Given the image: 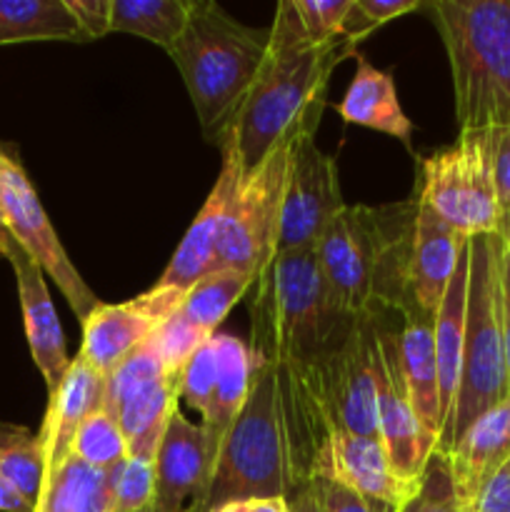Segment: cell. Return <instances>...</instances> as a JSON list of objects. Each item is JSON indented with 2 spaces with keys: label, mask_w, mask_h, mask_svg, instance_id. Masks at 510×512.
<instances>
[{
  "label": "cell",
  "mask_w": 510,
  "mask_h": 512,
  "mask_svg": "<svg viewBox=\"0 0 510 512\" xmlns=\"http://www.w3.org/2000/svg\"><path fill=\"white\" fill-rule=\"evenodd\" d=\"M270 53L240 105L220 150H230L240 173L263 163L265 155L293 130L315 133L325 108L330 75L345 55H355V40L310 43L293 0H283L270 25Z\"/></svg>",
  "instance_id": "obj_1"
},
{
  "label": "cell",
  "mask_w": 510,
  "mask_h": 512,
  "mask_svg": "<svg viewBox=\"0 0 510 512\" xmlns=\"http://www.w3.org/2000/svg\"><path fill=\"white\" fill-rule=\"evenodd\" d=\"M418 195L398 205H345L315 243L335 303L350 318L415 308L408 295V245Z\"/></svg>",
  "instance_id": "obj_2"
},
{
  "label": "cell",
  "mask_w": 510,
  "mask_h": 512,
  "mask_svg": "<svg viewBox=\"0 0 510 512\" xmlns=\"http://www.w3.org/2000/svg\"><path fill=\"white\" fill-rule=\"evenodd\" d=\"M253 343L255 365L318 358L333 350L355 318L340 310L320 268L315 245L285 250L255 280Z\"/></svg>",
  "instance_id": "obj_3"
},
{
  "label": "cell",
  "mask_w": 510,
  "mask_h": 512,
  "mask_svg": "<svg viewBox=\"0 0 510 512\" xmlns=\"http://www.w3.org/2000/svg\"><path fill=\"white\" fill-rule=\"evenodd\" d=\"M270 53V30L248 28L215 0H190L170 58L183 75L203 135L220 145Z\"/></svg>",
  "instance_id": "obj_4"
},
{
  "label": "cell",
  "mask_w": 510,
  "mask_h": 512,
  "mask_svg": "<svg viewBox=\"0 0 510 512\" xmlns=\"http://www.w3.org/2000/svg\"><path fill=\"white\" fill-rule=\"evenodd\" d=\"M460 130L510 125V0H433Z\"/></svg>",
  "instance_id": "obj_5"
},
{
  "label": "cell",
  "mask_w": 510,
  "mask_h": 512,
  "mask_svg": "<svg viewBox=\"0 0 510 512\" xmlns=\"http://www.w3.org/2000/svg\"><path fill=\"white\" fill-rule=\"evenodd\" d=\"M470 243L468 313H465L463 370L453 413L438 440L448 450L468 425L510 398L500 328V263L505 243L498 235H475Z\"/></svg>",
  "instance_id": "obj_6"
},
{
  "label": "cell",
  "mask_w": 510,
  "mask_h": 512,
  "mask_svg": "<svg viewBox=\"0 0 510 512\" xmlns=\"http://www.w3.org/2000/svg\"><path fill=\"white\" fill-rule=\"evenodd\" d=\"M285 453L275 415L273 368L255 365L248 400L215 455L208 488L195 512L260 498H288Z\"/></svg>",
  "instance_id": "obj_7"
},
{
  "label": "cell",
  "mask_w": 510,
  "mask_h": 512,
  "mask_svg": "<svg viewBox=\"0 0 510 512\" xmlns=\"http://www.w3.org/2000/svg\"><path fill=\"white\" fill-rule=\"evenodd\" d=\"M418 198L463 238L498 233L493 130H460L453 145L428 155Z\"/></svg>",
  "instance_id": "obj_8"
},
{
  "label": "cell",
  "mask_w": 510,
  "mask_h": 512,
  "mask_svg": "<svg viewBox=\"0 0 510 512\" xmlns=\"http://www.w3.org/2000/svg\"><path fill=\"white\" fill-rule=\"evenodd\" d=\"M303 135L315 133L293 130L265 155L258 168L240 178L225 210L218 245L220 268L240 270L258 280V275L278 255L280 215H283L290 160H293L295 143Z\"/></svg>",
  "instance_id": "obj_9"
},
{
  "label": "cell",
  "mask_w": 510,
  "mask_h": 512,
  "mask_svg": "<svg viewBox=\"0 0 510 512\" xmlns=\"http://www.w3.org/2000/svg\"><path fill=\"white\" fill-rule=\"evenodd\" d=\"M275 415L285 453L290 495L318 475L320 458L338 433L323 370L318 358H295L273 363Z\"/></svg>",
  "instance_id": "obj_10"
},
{
  "label": "cell",
  "mask_w": 510,
  "mask_h": 512,
  "mask_svg": "<svg viewBox=\"0 0 510 512\" xmlns=\"http://www.w3.org/2000/svg\"><path fill=\"white\" fill-rule=\"evenodd\" d=\"M0 213H3L5 228L10 230V235L43 268V273L55 280L63 298L68 300L73 313L83 323L98 308L100 300L70 263L20 160L3 145H0Z\"/></svg>",
  "instance_id": "obj_11"
},
{
  "label": "cell",
  "mask_w": 510,
  "mask_h": 512,
  "mask_svg": "<svg viewBox=\"0 0 510 512\" xmlns=\"http://www.w3.org/2000/svg\"><path fill=\"white\" fill-rule=\"evenodd\" d=\"M373 373L375 393H378V438L385 445L395 475L410 485L420 483L430 455L438 448V438L420 423L408 388H405L403 370H400L398 333L385 330L375 318V345H373Z\"/></svg>",
  "instance_id": "obj_12"
},
{
  "label": "cell",
  "mask_w": 510,
  "mask_h": 512,
  "mask_svg": "<svg viewBox=\"0 0 510 512\" xmlns=\"http://www.w3.org/2000/svg\"><path fill=\"white\" fill-rule=\"evenodd\" d=\"M345 208L338 183V165L315 145V135L295 143L280 215L278 253L318 243L330 220Z\"/></svg>",
  "instance_id": "obj_13"
},
{
  "label": "cell",
  "mask_w": 510,
  "mask_h": 512,
  "mask_svg": "<svg viewBox=\"0 0 510 512\" xmlns=\"http://www.w3.org/2000/svg\"><path fill=\"white\" fill-rule=\"evenodd\" d=\"M373 345L375 318L365 315L355 318L350 333L318 360L338 430L378 438Z\"/></svg>",
  "instance_id": "obj_14"
},
{
  "label": "cell",
  "mask_w": 510,
  "mask_h": 512,
  "mask_svg": "<svg viewBox=\"0 0 510 512\" xmlns=\"http://www.w3.org/2000/svg\"><path fill=\"white\" fill-rule=\"evenodd\" d=\"M183 295L180 290L153 285L125 303H100L83 320L80 355L108 378L135 348L153 338L155 330L180 308Z\"/></svg>",
  "instance_id": "obj_15"
},
{
  "label": "cell",
  "mask_w": 510,
  "mask_h": 512,
  "mask_svg": "<svg viewBox=\"0 0 510 512\" xmlns=\"http://www.w3.org/2000/svg\"><path fill=\"white\" fill-rule=\"evenodd\" d=\"M0 255L8 260L15 273L25 338H28L35 368L43 375L45 388H48L50 395L63 380L70 358L58 320V310H55L48 283H45V273L10 233L0 238Z\"/></svg>",
  "instance_id": "obj_16"
},
{
  "label": "cell",
  "mask_w": 510,
  "mask_h": 512,
  "mask_svg": "<svg viewBox=\"0 0 510 512\" xmlns=\"http://www.w3.org/2000/svg\"><path fill=\"white\" fill-rule=\"evenodd\" d=\"M213 473V455L203 425L173 410L155 453V503L158 512H195Z\"/></svg>",
  "instance_id": "obj_17"
},
{
  "label": "cell",
  "mask_w": 510,
  "mask_h": 512,
  "mask_svg": "<svg viewBox=\"0 0 510 512\" xmlns=\"http://www.w3.org/2000/svg\"><path fill=\"white\" fill-rule=\"evenodd\" d=\"M315 478L333 480L373 503L388 505L395 512L418 490V485L405 483L395 475L380 438L343 433V430L330 438Z\"/></svg>",
  "instance_id": "obj_18"
},
{
  "label": "cell",
  "mask_w": 510,
  "mask_h": 512,
  "mask_svg": "<svg viewBox=\"0 0 510 512\" xmlns=\"http://www.w3.org/2000/svg\"><path fill=\"white\" fill-rule=\"evenodd\" d=\"M220 155H223V165H220L218 180H215L203 208L198 210L195 220L190 223L185 238L180 240L168 268L163 270L160 280L155 283L158 288H173L180 290V293H188L200 278L220 270L218 245L220 233H223L225 210H228L230 198H233L235 188L243 178L235 155L230 150H220Z\"/></svg>",
  "instance_id": "obj_19"
},
{
  "label": "cell",
  "mask_w": 510,
  "mask_h": 512,
  "mask_svg": "<svg viewBox=\"0 0 510 512\" xmlns=\"http://www.w3.org/2000/svg\"><path fill=\"white\" fill-rule=\"evenodd\" d=\"M465 245H468V238H463L458 230L450 228L443 218H438L418 198L405 278H408L410 303L420 313L430 315V318L435 315L445 290H448L450 278L458 268L460 253L465 250Z\"/></svg>",
  "instance_id": "obj_20"
},
{
  "label": "cell",
  "mask_w": 510,
  "mask_h": 512,
  "mask_svg": "<svg viewBox=\"0 0 510 512\" xmlns=\"http://www.w3.org/2000/svg\"><path fill=\"white\" fill-rule=\"evenodd\" d=\"M105 375H100L83 355H75L58 388L50 393L48 413L40 428L48 473L58 470L70 458L73 440L90 415L105 405Z\"/></svg>",
  "instance_id": "obj_21"
},
{
  "label": "cell",
  "mask_w": 510,
  "mask_h": 512,
  "mask_svg": "<svg viewBox=\"0 0 510 512\" xmlns=\"http://www.w3.org/2000/svg\"><path fill=\"white\" fill-rule=\"evenodd\" d=\"M440 453L448 463L455 495L465 508H470L480 488L510 460V398L480 415L448 450Z\"/></svg>",
  "instance_id": "obj_22"
},
{
  "label": "cell",
  "mask_w": 510,
  "mask_h": 512,
  "mask_svg": "<svg viewBox=\"0 0 510 512\" xmlns=\"http://www.w3.org/2000/svg\"><path fill=\"white\" fill-rule=\"evenodd\" d=\"M470 240V238H468ZM468 278H470V243L460 253L458 268L450 278L448 290L440 300L433 315V340H435V363H438V388H440V420L448 425L453 413L455 395L460 385V370H463V345H465V313H468Z\"/></svg>",
  "instance_id": "obj_23"
},
{
  "label": "cell",
  "mask_w": 510,
  "mask_h": 512,
  "mask_svg": "<svg viewBox=\"0 0 510 512\" xmlns=\"http://www.w3.org/2000/svg\"><path fill=\"white\" fill-rule=\"evenodd\" d=\"M338 113L345 123L393 135L405 145L410 143L413 123L400 105L393 73L375 68L365 55L355 53V75L338 103Z\"/></svg>",
  "instance_id": "obj_24"
},
{
  "label": "cell",
  "mask_w": 510,
  "mask_h": 512,
  "mask_svg": "<svg viewBox=\"0 0 510 512\" xmlns=\"http://www.w3.org/2000/svg\"><path fill=\"white\" fill-rule=\"evenodd\" d=\"M403 315V328L398 333L400 370H403L405 388L410 403L418 413L420 423L440 440V388H438V363H435L433 318L420 313L418 308H408Z\"/></svg>",
  "instance_id": "obj_25"
},
{
  "label": "cell",
  "mask_w": 510,
  "mask_h": 512,
  "mask_svg": "<svg viewBox=\"0 0 510 512\" xmlns=\"http://www.w3.org/2000/svg\"><path fill=\"white\" fill-rule=\"evenodd\" d=\"M213 343L215 350H218V380H215V393L210 398V408L200 418L203 420L200 425H203L205 435H208V448L215 463V455H218L225 433L235 423L245 400H248L255 363L248 345L235 338V335L215 333Z\"/></svg>",
  "instance_id": "obj_26"
},
{
  "label": "cell",
  "mask_w": 510,
  "mask_h": 512,
  "mask_svg": "<svg viewBox=\"0 0 510 512\" xmlns=\"http://www.w3.org/2000/svg\"><path fill=\"white\" fill-rule=\"evenodd\" d=\"M180 400V375H168L148 388L138 390L118 410L120 428L128 440V455L155 460L168 420Z\"/></svg>",
  "instance_id": "obj_27"
},
{
  "label": "cell",
  "mask_w": 510,
  "mask_h": 512,
  "mask_svg": "<svg viewBox=\"0 0 510 512\" xmlns=\"http://www.w3.org/2000/svg\"><path fill=\"white\" fill-rule=\"evenodd\" d=\"M75 40L85 35L65 0H0V45Z\"/></svg>",
  "instance_id": "obj_28"
},
{
  "label": "cell",
  "mask_w": 510,
  "mask_h": 512,
  "mask_svg": "<svg viewBox=\"0 0 510 512\" xmlns=\"http://www.w3.org/2000/svg\"><path fill=\"white\" fill-rule=\"evenodd\" d=\"M35 512H110V483L105 470L88 468L70 455L48 473Z\"/></svg>",
  "instance_id": "obj_29"
},
{
  "label": "cell",
  "mask_w": 510,
  "mask_h": 512,
  "mask_svg": "<svg viewBox=\"0 0 510 512\" xmlns=\"http://www.w3.org/2000/svg\"><path fill=\"white\" fill-rule=\"evenodd\" d=\"M190 0H113L110 33H128L173 50L188 25Z\"/></svg>",
  "instance_id": "obj_30"
},
{
  "label": "cell",
  "mask_w": 510,
  "mask_h": 512,
  "mask_svg": "<svg viewBox=\"0 0 510 512\" xmlns=\"http://www.w3.org/2000/svg\"><path fill=\"white\" fill-rule=\"evenodd\" d=\"M255 285V278H250L248 273H240V270L220 268L215 273L200 278L188 293L183 295V303H180L178 313L185 320L200 328L203 333L215 335L218 333L220 323L228 318V313L233 310V305L238 300H243V295L248 293Z\"/></svg>",
  "instance_id": "obj_31"
},
{
  "label": "cell",
  "mask_w": 510,
  "mask_h": 512,
  "mask_svg": "<svg viewBox=\"0 0 510 512\" xmlns=\"http://www.w3.org/2000/svg\"><path fill=\"white\" fill-rule=\"evenodd\" d=\"M0 478L8 480L33 508H38L48 480V463L38 433L23 425H0Z\"/></svg>",
  "instance_id": "obj_32"
},
{
  "label": "cell",
  "mask_w": 510,
  "mask_h": 512,
  "mask_svg": "<svg viewBox=\"0 0 510 512\" xmlns=\"http://www.w3.org/2000/svg\"><path fill=\"white\" fill-rule=\"evenodd\" d=\"M70 455L88 465V468L105 470V473L125 463L128 440H125L118 418L105 405L85 420L83 428L75 435Z\"/></svg>",
  "instance_id": "obj_33"
},
{
  "label": "cell",
  "mask_w": 510,
  "mask_h": 512,
  "mask_svg": "<svg viewBox=\"0 0 510 512\" xmlns=\"http://www.w3.org/2000/svg\"><path fill=\"white\" fill-rule=\"evenodd\" d=\"M168 375V368H165L153 338L145 340L140 348H135L133 353L105 378L108 380V385H105V408L115 415V410H118L125 400L133 398L138 390L148 388V385L158 383V380L168 378Z\"/></svg>",
  "instance_id": "obj_34"
},
{
  "label": "cell",
  "mask_w": 510,
  "mask_h": 512,
  "mask_svg": "<svg viewBox=\"0 0 510 512\" xmlns=\"http://www.w3.org/2000/svg\"><path fill=\"white\" fill-rule=\"evenodd\" d=\"M110 512H143L155 503V460L128 455L108 473Z\"/></svg>",
  "instance_id": "obj_35"
},
{
  "label": "cell",
  "mask_w": 510,
  "mask_h": 512,
  "mask_svg": "<svg viewBox=\"0 0 510 512\" xmlns=\"http://www.w3.org/2000/svg\"><path fill=\"white\" fill-rule=\"evenodd\" d=\"M398 512H470V508H465L455 495L448 463L440 450L430 455L428 465L420 475L418 490Z\"/></svg>",
  "instance_id": "obj_36"
},
{
  "label": "cell",
  "mask_w": 510,
  "mask_h": 512,
  "mask_svg": "<svg viewBox=\"0 0 510 512\" xmlns=\"http://www.w3.org/2000/svg\"><path fill=\"white\" fill-rule=\"evenodd\" d=\"M293 8L310 43L350 38L348 18L355 8V0H293Z\"/></svg>",
  "instance_id": "obj_37"
},
{
  "label": "cell",
  "mask_w": 510,
  "mask_h": 512,
  "mask_svg": "<svg viewBox=\"0 0 510 512\" xmlns=\"http://www.w3.org/2000/svg\"><path fill=\"white\" fill-rule=\"evenodd\" d=\"M210 338H213V335H208V333H203L200 328H195L190 320H185L183 315L175 310V313L170 315V318L165 320L158 330H155L153 343H155V348H158V353H160V358H163L168 373L180 375L183 373L185 363L193 358L195 350H198L203 343H208Z\"/></svg>",
  "instance_id": "obj_38"
},
{
  "label": "cell",
  "mask_w": 510,
  "mask_h": 512,
  "mask_svg": "<svg viewBox=\"0 0 510 512\" xmlns=\"http://www.w3.org/2000/svg\"><path fill=\"white\" fill-rule=\"evenodd\" d=\"M215 380H218V350H215L213 338H210L208 343L195 350L193 358L185 363L183 373H180V400H185L200 418L210 408Z\"/></svg>",
  "instance_id": "obj_39"
},
{
  "label": "cell",
  "mask_w": 510,
  "mask_h": 512,
  "mask_svg": "<svg viewBox=\"0 0 510 512\" xmlns=\"http://www.w3.org/2000/svg\"><path fill=\"white\" fill-rule=\"evenodd\" d=\"M308 488L320 512H395L388 505L373 503V500L363 498V495L353 493V490L343 488L333 480L315 478Z\"/></svg>",
  "instance_id": "obj_40"
},
{
  "label": "cell",
  "mask_w": 510,
  "mask_h": 512,
  "mask_svg": "<svg viewBox=\"0 0 510 512\" xmlns=\"http://www.w3.org/2000/svg\"><path fill=\"white\" fill-rule=\"evenodd\" d=\"M65 5L83 30L85 40H98L110 33L113 0H65Z\"/></svg>",
  "instance_id": "obj_41"
},
{
  "label": "cell",
  "mask_w": 510,
  "mask_h": 512,
  "mask_svg": "<svg viewBox=\"0 0 510 512\" xmlns=\"http://www.w3.org/2000/svg\"><path fill=\"white\" fill-rule=\"evenodd\" d=\"M420 5H423L420 0H355V8H358L360 18L365 20V25L370 30L388 23V20L400 18L405 13H413Z\"/></svg>",
  "instance_id": "obj_42"
},
{
  "label": "cell",
  "mask_w": 510,
  "mask_h": 512,
  "mask_svg": "<svg viewBox=\"0 0 510 512\" xmlns=\"http://www.w3.org/2000/svg\"><path fill=\"white\" fill-rule=\"evenodd\" d=\"M470 512H510V470L503 468L480 488Z\"/></svg>",
  "instance_id": "obj_43"
},
{
  "label": "cell",
  "mask_w": 510,
  "mask_h": 512,
  "mask_svg": "<svg viewBox=\"0 0 510 512\" xmlns=\"http://www.w3.org/2000/svg\"><path fill=\"white\" fill-rule=\"evenodd\" d=\"M495 188H498L500 213L510 208V125L493 130Z\"/></svg>",
  "instance_id": "obj_44"
},
{
  "label": "cell",
  "mask_w": 510,
  "mask_h": 512,
  "mask_svg": "<svg viewBox=\"0 0 510 512\" xmlns=\"http://www.w3.org/2000/svg\"><path fill=\"white\" fill-rule=\"evenodd\" d=\"M500 328H503L505 368H508V380H510V258H508V245H505L503 263H500Z\"/></svg>",
  "instance_id": "obj_45"
},
{
  "label": "cell",
  "mask_w": 510,
  "mask_h": 512,
  "mask_svg": "<svg viewBox=\"0 0 510 512\" xmlns=\"http://www.w3.org/2000/svg\"><path fill=\"white\" fill-rule=\"evenodd\" d=\"M0 512H35V508L8 480L0 478Z\"/></svg>",
  "instance_id": "obj_46"
},
{
  "label": "cell",
  "mask_w": 510,
  "mask_h": 512,
  "mask_svg": "<svg viewBox=\"0 0 510 512\" xmlns=\"http://www.w3.org/2000/svg\"><path fill=\"white\" fill-rule=\"evenodd\" d=\"M288 512H320L318 510V503H315L313 493H310V488L305 485V488L295 490L293 495H288Z\"/></svg>",
  "instance_id": "obj_47"
},
{
  "label": "cell",
  "mask_w": 510,
  "mask_h": 512,
  "mask_svg": "<svg viewBox=\"0 0 510 512\" xmlns=\"http://www.w3.org/2000/svg\"><path fill=\"white\" fill-rule=\"evenodd\" d=\"M248 512H288V500L285 498L248 500Z\"/></svg>",
  "instance_id": "obj_48"
},
{
  "label": "cell",
  "mask_w": 510,
  "mask_h": 512,
  "mask_svg": "<svg viewBox=\"0 0 510 512\" xmlns=\"http://www.w3.org/2000/svg\"><path fill=\"white\" fill-rule=\"evenodd\" d=\"M498 235L500 240H503L505 245H510V208L508 210H503V213H500V220H498Z\"/></svg>",
  "instance_id": "obj_49"
},
{
  "label": "cell",
  "mask_w": 510,
  "mask_h": 512,
  "mask_svg": "<svg viewBox=\"0 0 510 512\" xmlns=\"http://www.w3.org/2000/svg\"><path fill=\"white\" fill-rule=\"evenodd\" d=\"M213 512H248V500L245 503H228V505H220Z\"/></svg>",
  "instance_id": "obj_50"
},
{
  "label": "cell",
  "mask_w": 510,
  "mask_h": 512,
  "mask_svg": "<svg viewBox=\"0 0 510 512\" xmlns=\"http://www.w3.org/2000/svg\"><path fill=\"white\" fill-rule=\"evenodd\" d=\"M10 230L5 228V220H3V213H0V238H5V235H8Z\"/></svg>",
  "instance_id": "obj_51"
},
{
  "label": "cell",
  "mask_w": 510,
  "mask_h": 512,
  "mask_svg": "<svg viewBox=\"0 0 510 512\" xmlns=\"http://www.w3.org/2000/svg\"><path fill=\"white\" fill-rule=\"evenodd\" d=\"M143 512H158L155 508H148V510H143Z\"/></svg>",
  "instance_id": "obj_52"
},
{
  "label": "cell",
  "mask_w": 510,
  "mask_h": 512,
  "mask_svg": "<svg viewBox=\"0 0 510 512\" xmlns=\"http://www.w3.org/2000/svg\"><path fill=\"white\" fill-rule=\"evenodd\" d=\"M505 468H508V470H510V460H508V465H505Z\"/></svg>",
  "instance_id": "obj_53"
},
{
  "label": "cell",
  "mask_w": 510,
  "mask_h": 512,
  "mask_svg": "<svg viewBox=\"0 0 510 512\" xmlns=\"http://www.w3.org/2000/svg\"><path fill=\"white\" fill-rule=\"evenodd\" d=\"M508 258H510V245H508Z\"/></svg>",
  "instance_id": "obj_54"
}]
</instances>
